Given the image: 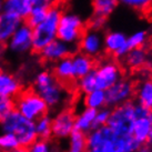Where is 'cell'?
<instances>
[{"instance_id": "cell-26", "label": "cell", "mask_w": 152, "mask_h": 152, "mask_svg": "<svg viewBox=\"0 0 152 152\" xmlns=\"http://www.w3.org/2000/svg\"><path fill=\"white\" fill-rule=\"evenodd\" d=\"M69 138V152H86L87 147V134L81 131L73 129Z\"/></svg>"}, {"instance_id": "cell-15", "label": "cell", "mask_w": 152, "mask_h": 152, "mask_svg": "<svg viewBox=\"0 0 152 152\" xmlns=\"http://www.w3.org/2000/svg\"><path fill=\"white\" fill-rule=\"evenodd\" d=\"M23 89L21 80L13 73L0 70V94L4 97L15 98Z\"/></svg>"}, {"instance_id": "cell-4", "label": "cell", "mask_w": 152, "mask_h": 152, "mask_svg": "<svg viewBox=\"0 0 152 152\" xmlns=\"http://www.w3.org/2000/svg\"><path fill=\"white\" fill-rule=\"evenodd\" d=\"M15 110L26 118L34 121L45 114H48L49 107L34 89L30 88L22 89L21 92L15 98Z\"/></svg>"}, {"instance_id": "cell-11", "label": "cell", "mask_w": 152, "mask_h": 152, "mask_svg": "<svg viewBox=\"0 0 152 152\" xmlns=\"http://www.w3.org/2000/svg\"><path fill=\"white\" fill-rule=\"evenodd\" d=\"M58 0H4V11L12 13L25 20L30 10L36 6H45L50 8Z\"/></svg>"}, {"instance_id": "cell-41", "label": "cell", "mask_w": 152, "mask_h": 152, "mask_svg": "<svg viewBox=\"0 0 152 152\" xmlns=\"http://www.w3.org/2000/svg\"><path fill=\"white\" fill-rule=\"evenodd\" d=\"M86 152H100V149L99 148H91V149L86 150Z\"/></svg>"}, {"instance_id": "cell-16", "label": "cell", "mask_w": 152, "mask_h": 152, "mask_svg": "<svg viewBox=\"0 0 152 152\" xmlns=\"http://www.w3.org/2000/svg\"><path fill=\"white\" fill-rule=\"evenodd\" d=\"M52 73L62 85L67 88L69 86L73 85L76 82L75 73H73V67H72V60L71 56L66 57L64 59L57 61L55 64Z\"/></svg>"}, {"instance_id": "cell-34", "label": "cell", "mask_w": 152, "mask_h": 152, "mask_svg": "<svg viewBox=\"0 0 152 152\" xmlns=\"http://www.w3.org/2000/svg\"><path fill=\"white\" fill-rule=\"evenodd\" d=\"M13 110H15V99L0 94V123Z\"/></svg>"}, {"instance_id": "cell-35", "label": "cell", "mask_w": 152, "mask_h": 152, "mask_svg": "<svg viewBox=\"0 0 152 152\" xmlns=\"http://www.w3.org/2000/svg\"><path fill=\"white\" fill-rule=\"evenodd\" d=\"M110 113H111V110L108 109V108H104V109H101L97 111V114H96V118L93 120L92 123V129H98V128L102 127V126H106L108 120H109Z\"/></svg>"}, {"instance_id": "cell-30", "label": "cell", "mask_w": 152, "mask_h": 152, "mask_svg": "<svg viewBox=\"0 0 152 152\" xmlns=\"http://www.w3.org/2000/svg\"><path fill=\"white\" fill-rule=\"evenodd\" d=\"M48 10H49V8L45 7V6H36V7H34L30 10V12L28 13L27 18L25 19L26 23H28L31 28L36 27L46 18Z\"/></svg>"}, {"instance_id": "cell-38", "label": "cell", "mask_w": 152, "mask_h": 152, "mask_svg": "<svg viewBox=\"0 0 152 152\" xmlns=\"http://www.w3.org/2000/svg\"><path fill=\"white\" fill-rule=\"evenodd\" d=\"M100 152H118L113 140H107L102 143L101 147H99Z\"/></svg>"}, {"instance_id": "cell-27", "label": "cell", "mask_w": 152, "mask_h": 152, "mask_svg": "<svg viewBox=\"0 0 152 152\" xmlns=\"http://www.w3.org/2000/svg\"><path fill=\"white\" fill-rule=\"evenodd\" d=\"M138 101L141 106L152 110V79H147L139 85Z\"/></svg>"}, {"instance_id": "cell-22", "label": "cell", "mask_w": 152, "mask_h": 152, "mask_svg": "<svg viewBox=\"0 0 152 152\" xmlns=\"http://www.w3.org/2000/svg\"><path fill=\"white\" fill-rule=\"evenodd\" d=\"M97 111V109L86 107V109L75 118V129L87 134L89 131H91V129H92V123L94 118H96Z\"/></svg>"}, {"instance_id": "cell-5", "label": "cell", "mask_w": 152, "mask_h": 152, "mask_svg": "<svg viewBox=\"0 0 152 152\" xmlns=\"http://www.w3.org/2000/svg\"><path fill=\"white\" fill-rule=\"evenodd\" d=\"M134 120V103L128 100L114 107L110 113L107 126L110 127L117 137H126L132 134Z\"/></svg>"}, {"instance_id": "cell-6", "label": "cell", "mask_w": 152, "mask_h": 152, "mask_svg": "<svg viewBox=\"0 0 152 152\" xmlns=\"http://www.w3.org/2000/svg\"><path fill=\"white\" fill-rule=\"evenodd\" d=\"M86 28L85 21L79 15L71 11H62L59 19L57 38L77 47Z\"/></svg>"}, {"instance_id": "cell-36", "label": "cell", "mask_w": 152, "mask_h": 152, "mask_svg": "<svg viewBox=\"0 0 152 152\" xmlns=\"http://www.w3.org/2000/svg\"><path fill=\"white\" fill-rule=\"evenodd\" d=\"M28 152H52L49 140L37 139L27 148Z\"/></svg>"}, {"instance_id": "cell-3", "label": "cell", "mask_w": 152, "mask_h": 152, "mask_svg": "<svg viewBox=\"0 0 152 152\" xmlns=\"http://www.w3.org/2000/svg\"><path fill=\"white\" fill-rule=\"evenodd\" d=\"M62 8L58 4L49 8L46 18L32 28V51L38 53L49 42L57 39V31Z\"/></svg>"}, {"instance_id": "cell-42", "label": "cell", "mask_w": 152, "mask_h": 152, "mask_svg": "<svg viewBox=\"0 0 152 152\" xmlns=\"http://www.w3.org/2000/svg\"><path fill=\"white\" fill-rule=\"evenodd\" d=\"M4 12V0H0V15Z\"/></svg>"}, {"instance_id": "cell-43", "label": "cell", "mask_w": 152, "mask_h": 152, "mask_svg": "<svg viewBox=\"0 0 152 152\" xmlns=\"http://www.w3.org/2000/svg\"><path fill=\"white\" fill-rule=\"evenodd\" d=\"M137 152H151V151H150L149 149H147V148H144V149H141V148H140Z\"/></svg>"}, {"instance_id": "cell-10", "label": "cell", "mask_w": 152, "mask_h": 152, "mask_svg": "<svg viewBox=\"0 0 152 152\" xmlns=\"http://www.w3.org/2000/svg\"><path fill=\"white\" fill-rule=\"evenodd\" d=\"M76 52V47L66 43L60 39H55L38 52L42 61L48 64H56L57 61L70 57Z\"/></svg>"}, {"instance_id": "cell-1", "label": "cell", "mask_w": 152, "mask_h": 152, "mask_svg": "<svg viewBox=\"0 0 152 152\" xmlns=\"http://www.w3.org/2000/svg\"><path fill=\"white\" fill-rule=\"evenodd\" d=\"M32 89L42 98L49 109L60 106L67 97V91L51 71H39L34 78Z\"/></svg>"}, {"instance_id": "cell-39", "label": "cell", "mask_w": 152, "mask_h": 152, "mask_svg": "<svg viewBox=\"0 0 152 152\" xmlns=\"http://www.w3.org/2000/svg\"><path fill=\"white\" fill-rule=\"evenodd\" d=\"M145 142H147V143H149V144H152V124H151V128H150L148 138H147V141H145Z\"/></svg>"}, {"instance_id": "cell-24", "label": "cell", "mask_w": 152, "mask_h": 152, "mask_svg": "<svg viewBox=\"0 0 152 152\" xmlns=\"http://www.w3.org/2000/svg\"><path fill=\"white\" fill-rule=\"evenodd\" d=\"M119 4L142 16L152 13V0H119Z\"/></svg>"}, {"instance_id": "cell-13", "label": "cell", "mask_w": 152, "mask_h": 152, "mask_svg": "<svg viewBox=\"0 0 152 152\" xmlns=\"http://www.w3.org/2000/svg\"><path fill=\"white\" fill-rule=\"evenodd\" d=\"M75 118L76 115L71 110H62L56 114V117L52 118L51 121L52 137L57 139L68 138L75 129Z\"/></svg>"}, {"instance_id": "cell-9", "label": "cell", "mask_w": 152, "mask_h": 152, "mask_svg": "<svg viewBox=\"0 0 152 152\" xmlns=\"http://www.w3.org/2000/svg\"><path fill=\"white\" fill-rule=\"evenodd\" d=\"M78 48L80 52L91 58H96L101 55V52L104 50L102 31L87 27L78 42Z\"/></svg>"}, {"instance_id": "cell-25", "label": "cell", "mask_w": 152, "mask_h": 152, "mask_svg": "<svg viewBox=\"0 0 152 152\" xmlns=\"http://www.w3.org/2000/svg\"><path fill=\"white\" fill-rule=\"evenodd\" d=\"M113 141L118 152H137L142 144L132 134L126 137H117Z\"/></svg>"}, {"instance_id": "cell-20", "label": "cell", "mask_w": 152, "mask_h": 152, "mask_svg": "<svg viewBox=\"0 0 152 152\" xmlns=\"http://www.w3.org/2000/svg\"><path fill=\"white\" fill-rule=\"evenodd\" d=\"M124 64L130 69H140L147 66L149 61V56L144 47L131 49L127 55L122 58Z\"/></svg>"}, {"instance_id": "cell-31", "label": "cell", "mask_w": 152, "mask_h": 152, "mask_svg": "<svg viewBox=\"0 0 152 152\" xmlns=\"http://www.w3.org/2000/svg\"><path fill=\"white\" fill-rule=\"evenodd\" d=\"M148 38L149 34L145 30H138V31H134L133 34H131L130 36H128L126 45L130 51L131 49H134V48L144 47L148 41Z\"/></svg>"}, {"instance_id": "cell-23", "label": "cell", "mask_w": 152, "mask_h": 152, "mask_svg": "<svg viewBox=\"0 0 152 152\" xmlns=\"http://www.w3.org/2000/svg\"><path fill=\"white\" fill-rule=\"evenodd\" d=\"M91 4L92 15L108 19L119 6V0H91Z\"/></svg>"}, {"instance_id": "cell-44", "label": "cell", "mask_w": 152, "mask_h": 152, "mask_svg": "<svg viewBox=\"0 0 152 152\" xmlns=\"http://www.w3.org/2000/svg\"><path fill=\"white\" fill-rule=\"evenodd\" d=\"M0 70H2V64H1V61H0Z\"/></svg>"}, {"instance_id": "cell-28", "label": "cell", "mask_w": 152, "mask_h": 152, "mask_svg": "<svg viewBox=\"0 0 152 152\" xmlns=\"http://www.w3.org/2000/svg\"><path fill=\"white\" fill-rule=\"evenodd\" d=\"M51 121H52V118H50L48 114H45L37 120H34V128H36L38 139L49 140L52 137Z\"/></svg>"}, {"instance_id": "cell-32", "label": "cell", "mask_w": 152, "mask_h": 152, "mask_svg": "<svg viewBox=\"0 0 152 152\" xmlns=\"http://www.w3.org/2000/svg\"><path fill=\"white\" fill-rule=\"evenodd\" d=\"M77 86L83 94H88L91 91L96 90V73L94 69L87 73L85 77H82L80 79L77 80Z\"/></svg>"}, {"instance_id": "cell-29", "label": "cell", "mask_w": 152, "mask_h": 152, "mask_svg": "<svg viewBox=\"0 0 152 152\" xmlns=\"http://www.w3.org/2000/svg\"><path fill=\"white\" fill-rule=\"evenodd\" d=\"M85 104L88 108L92 109H100L103 106H106V93L104 90L96 89L90 93L86 94L85 97Z\"/></svg>"}, {"instance_id": "cell-8", "label": "cell", "mask_w": 152, "mask_h": 152, "mask_svg": "<svg viewBox=\"0 0 152 152\" xmlns=\"http://www.w3.org/2000/svg\"><path fill=\"white\" fill-rule=\"evenodd\" d=\"M6 45L15 55H25L32 51V28L28 23L22 22Z\"/></svg>"}, {"instance_id": "cell-40", "label": "cell", "mask_w": 152, "mask_h": 152, "mask_svg": "<svg viewBox=\"0 0 152 152\" xmlns=\"http://www.w3.org/2000/svg\"><path fill=\"white\" fill-rule=\"evenodd\" d=\"M4 51H6V45L0 42V58L4 55Z\"/></svg>"}, {"instance_id": "cell-17", "label": "cell", "mask_w": 152, "mask_h": 152, "mask_svg": "<svg viewBox=\"0 0 152 152\" xmlns=\"http://www.w3.org/2000/svg\"><path fill=\"white\" fill-rule=\"evenodd\" d=\"M22 22H23L22 19L12 13H9L7 11H4L1 13L0 15V42L4 45L8 42V40L12 36L15 30Z\"/></svg>"}, {"instance_id": "cell-33", "label": "cell", "mask_w": 152, "mask_h": 152, "mask_svg": "<svg viewBox=\"0 0 152 152\" xmlns=\"http://www.w3.org/2000/svg\"><path fill=\"white\" fill-rule=\"evenodd\" d=\"M20 147L17 138L11 133H0V152H12L15 149Z\"/></svg>"}, {"instance_id": "cell-14", "label": "cell", "mask_w": 152, "mask_h": 152, "mask_svg": "<svg viewBox=\"0 0 152 152\" xmlns=\"http://www.w3.org/2000/svg\"><path fill=\"white\" fill-rule=\"evenodd\" d=\"M127 34L121 31H108L103 36V47L108 53L113 55L117 59H122L129 52L127 47Z\"/></svg>"}, {"instance_id": "cell-37", "label": "cell", "mask_w": 152, "mask_h": 152, "mask_svg": "<svg viewBox=\"0 0 152 152\" xmlns=\"http://www.w3.org/2000/svg\"><path fill=\"white\" fill-rule=\"evenodd\" d=\"M107 20H108L107 18L92 15V17H91L90 21H89V28L94 29V30H100V31H101V30L103 29V27L106 26Z\"/></svg>"}, {"instance_id": "cell-18", "label": "cell", "mask_w": 152, "mask_h": 152, "mask_svg": "<svg viewBox=\"0 0 152 152\" xmlns=\"http://www.w3.org/2000/svg\"><path fill=\"white\" fill-rule=\"evenodd\" d=\"M72 67H73V73L76 80L85 77L87 73L93 70L96 68V64L93 58L82 53V52H75L71 56Z\"/></svg>"}, {"instance_id": "cell-21", "label": "cell", "mask_w": 152, "mask_h": 152, "mask_svg": "<svg viewBox=\"0 0 152 152\" xmlns=\"http://www.w3.org/2000/svg\"><path fill=\"white\" fill-rule=\"evenodd\" d=\"M151 124H152V113L147 115V117L135 118L134 123H133L132 135L139 141L140 143H144L147 141Z\"/></svg>"}, {"instance_id": "cell-2", "label": "cell", "mask_w": 152, "mask_h": 152, "mask_svg": "<svg viewBox=\"0 0 152 152\" xmlns=\"http://www.w3.org/2000/svg\"><path fill=\"white\" fill-rule=\"evenodd\" d=\"M2 132H8L17 138L20 147L28 148L38 139L34 121L26 118L17 110H13L0 123Z\"/></svg>"}, {"instance_id": "cell-19", "label": "cell", "mask_w": 152, "mask_h": 152, "mask_svg": "<svg viewBox=\"0 0 152 152\" xmlns=\"http://www.w3.org/2000/svg\"><path fill=\"white\" fill-rule=\"evenodd\" d=\"M115 138H117V135L114 134V132L106 124L98 129L89 131L88 135H87V147L88 149L99 148V147H101L104 141L114 140Z\"/></svg>"}, {"instance_id": "cell-12", "label": "cell", "mask_w": 152, "mask_h": 152, "mask_svg": "<svg viewBox=\"0 0 152 152\" xmlns=\"http://www.w3.org/2000/svg\"><path fill=\"white\" fill-rule=\"evenodd\" d=\"M106 106L117 107L128 101L133 94V85L127 79H120L110 88L104 90Z\"/></svg>"}, {"instance_id": "cell-7", "label": "cell", "mask_w": 152, "mask_h": 152, "mask_svg": "<svg viewBox=\"0 0 152 152\" xmlns=\"http://www.w3.org/2000/svg\"><path fill=\"white\" fill-rule=\"evenodd\" d=\"M96 73V88L107 90L117 81L121 79L122 71L117 61L107 60L94 68Z\"/></svg>"}]
</instances>
